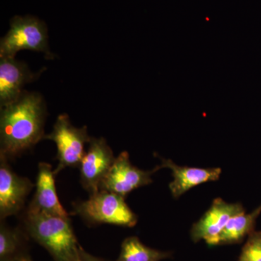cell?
Wrapping results in <instances>:
<instances>
[{
  "mask_svg": "<svg viewBox=\"0 0 261 261\" xmlns=\"http://www.w3.org/2000/svg\"><path fill=\"white\" fill-rule=\"evenodd\" d=\"M0 109V155L15 159L44 140L47 106L40 94L24 91Z\"/></svg>",
  "mask_w": 261,
  "mask_h": 261,
  "instance_id": "obj_1",
  "label": "cell"
},
{
  "mask_svg": "<svg viewBox=\"0 0 261 261\" xmlns=\"http://www.w3.org/2000/svg\"><path fill=\"white\" fill-rule=\"evenodd\" d=\"M25 233L44 247L55 261H79L80 246L69 217L27 211Z\"/></svg>",
  "mask_w": 261,
  "mask_h": 261,
  "instance_id": "obj_2",
  "label": "cell"
},
{
  "mask_svg": "<svg viewBox=\"0 0 261 261\" xmlns=\"http://www.w3.org/2000/svg\"><path fill=\"white\" fill-rule=\"evenodd\" d=\"M75 214L92 224H107L133 227L138 217L127 205L124 197L99 190L89 195L88 200L74 205Z\"/></svg>",
  "mask_w": 261,
  "mask_h": 261,
  "instance_id": "obj_3",
  "label": "cell"
},
{
  "mask_svg": "<svg viewBox=\"0 0 261 261\" xmlns=\"http://www.w3.org/2000/svg\"><path fill=\"white\" fill-rule=\"evenodd\" d=\"M23 49L42 53L48 59L54 57L49 49L47 25L40 19L16 15L10 20L9 31L0 41V58H15Z\"/></svg>",
  "mask_w": 261,
  "mask_h": 261,
  "instance_id": "obj_4",
  "label": "cell"
},
{
  "mask_svg": "<svg viewBox=\"0 0 261 261\" xmlns=\"http://www.w3.org/2000/svg\"><path fill=\"white\" fill-rule=\"evenodd\" d=\"M90 139L87 126H73L67 114L58 116L51 133L45 135L44 138L56 145L58 163L54 169L56 176L65 168L80 166Z\"/></svg>",
  "mask_w": 261,
  "mask_h": 261,
  "instance_id": "obj_5",
  "label": "cell"
},
{
  "mask_svg": "<svg viewBox=\"0 0 261 261\" xmlns=\"http://www.w3.org/2000/svg\"><path fill=\"white\" fill-rule=\"evenodd\" d=\"M159 170L158 166L151 171L136 167L130 161L129 154L123 151L115 159L99 190L113 192L125 198L134 190L150 185L152 182L151 176Z\"/></svg>",
  "mask_w": 261,
  "mask_h": 261,
  "instance_id": "obj_6",
  "label": "cell"
},
{
  "mask_svg": "<svg viewBox=\"0 0 261 261\" xmlns=\"http://www.w3.org/2000/svg\"><path fill=\"white\" fill-rule=\"evenodd\" d=\"M115 159L112 149L104 138L91 137L88 148L79 166L81 184L89 195L99 191Z\"/></svg>",
  "mask_w": 261,
  "mask_h": 261,
  "instance_id": "obj_7",
  "label": "cell"
},
{
  "mask_svg": "<svg viewBox=\"0 0 261 261\" xmlns=\"http://www.w3.org/2000/svg\"><path fill=\"white\" fill-rule=\"evenodd\" d=\"M9 160L0 155V219L18 214L35 185L19 176L10 167Z\"/></svg>",
  "mask_w": 261,
  "mask_h": 261,
  "instance_id": "obj_8",
  "label": "cell"
},
{
  "mask_svg": "<svg viewBox=\"0 0 261 261\" xmlns=\"http://www.w3.org/2000/svg\"><path fill=\"white\" fill-rule=\"evenodd\" d=\"M243 213L245 209L242 204L228 203L219 197L215 199L210 208L192 226V241L204 240L209 246H217L220 234L230 220Z\"/></svg>",
  "mask_w": 261,
  "mask_h": 261,
  "instance_id": "obj_9",
  "label": "cell"
},
{
  "mask_svg": "<svg viewBox=\"0 0 261 261\" xmlns=\"http://www.w3.org/2000/svg\"><path fill=\"white\" fill-rule=\"evenodd\" d=\"M37 75L15 58H0V108L18 100L25 91L24 86Z\"/></svg>",
  "mask_w": 261,
  "mask_h": 261,
  "instance_id": "obj_10",
  "label": "cell"
},
{
  "mask_svg": "<svg viewBox=\"0 0 261 261\" xmlns=\"http://www.w3.org/2000/svg\"><path fill=\"white\" fill-rule=\"evenodd\" d=\"M55 176L54 169L50 164L46 162L39 163L35 194L27 211L69 217L58 198Z\"/></svg>",
  "mask_w": 261,
  "mask_h": 261,
  "instance_id": "obj_11",
  "label": "cell"
},
{
  "mask_svg": "<svg viewBox=\"0 0 261 261\" xmlns=\"http://www.w3.org/2000/svg\"><path fill=\"white\" fill-rule=\"evenodd\" d=\"M160 157V156H159ZM161 164L159 169L168 168L172 171L173 180L169 184V189L173 198L178 199L201 184L216 181L219 179L222 170L220 168H195L180 166L170 159L160 157Z\"/></svg>",
  "mask_w": 261,
  "mask_h": 261,
  "instance_id": "obj_12",
  "label": "cell"
},
{
  "mask_svg": "<svg viewBox=\"0 0 261 261\" xmlns=\"http://www.w3.org/2000/svg\"><path fill=\"white\" fill-rule=\"evenodd\" d=\"M27 233L1 221L0 261H25L32 258L27 250Z\"/></svg>",
  "mask_w": 261,
  "mask_h": 261,
  "instance_id": "obj_13",
  "label": "cell"
},
{
  "mask_svg": "<svg viewBox=\"0 0 261 261\" xmlns=\"http://www.w3.org/2000/svg\"><path fill=\"white\" fill-rule=\"evenodd\" d=\"M260 214L261 205L250 214L243 213L233 217L220 234L218 245L241 243L245 237L253 232L255 221Z\"/></svg>",
  "mask_w": 261,
  "mask_h": 261,
  "instance_id": "obj_14",
  "label": "cell"
},
{
  "mask_svg": "<svg viewBox=\"0 0 261 261\" xmlns=\"http://www.w3.org/2000/svg\"><path fill=\"white\" fill-rule=\"evenodd\" d=\"M170 252L161 251L146 246L137 237L125 239L116 261H161L171 257Z\"/></svg>",
  "mask_w": 261,
  "mask_h": 261,
  "instance_id": "obj_15",
  "label": "cell"
},
{
  "mask_svg": "<svg viewBox=\"0 0 261 261\" xmlns=\"http://www.w3.org/2000/svg\"><path fill=\"white\" fill-rule=\"evenodd\" d=\"M238 261H261V231L249 235Z\"/></svg>",
  "mask_w": 261,
  "mask_h": 261,
  "instance_id": "obj_16",
  "label": "cell"
},
{
  "mask_svg": "<svg viewBox=\"0 0 261 261\" xmlns=\"http://www.w3.org/2000/svg\"><path fill=\"white\" fill-rule=\"evenodd\" d=\"M79 261H106L102 260V259L99 258L94 256V255H91L88 252H86L84 249H82V252H81L80 258Z\"/></svg>",
  "mask_w": 261,
  "mask_h": 261,
  "instance_id": "obj_17",
  "label": "cell"
},
{
  "mask_svg": "<svg viewBox=\"0 0 261 261\" xmlns=\"http://www.w3.org/2000/svg\"><path fill=\"white\" fill-rule=\"evenodd\" d=\"M25 261H33L32 258L29 259V260H27Z\"/></svg>",
  "mask_w": 261,
  "mask_h": 261,
  "instance_id": "obj_18",
  "label": "cell"
}]
</instances>
